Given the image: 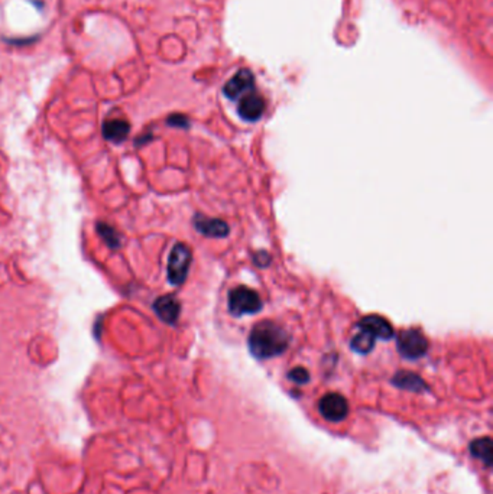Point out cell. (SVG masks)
I'll list each match as a JSON object with an SVG mask.
<instances>
[{
	"mask_svg": "<svg viewBox=\"0 0 493 494\" xmlns=\"http://www.w3.org/2000/svg\"><path fill=\"white\" fill-rule=\"evenodd\" d=\"M288 377H290L292 382L298 383V384H304V383H307V382L310 380V375H308V372H307L304 368H295V369H292V370L288 373Z\"/></svg>",
	"mask_w": 493,
	"mask_h": 494,
	"instance_id": "cell-16",
	"label": "cell"
},
{
	"mask_svg": "<svg viewBox=\"0 0 493 494\" xmlns=\"http://www.w3.org/2000/svg\"><path fill=\"white\" fill-rule=\"evenodd\" d=\"M194 226H196L197 231L207 235V238H226L230 231L229 226L223 220L208 219V217L200 216V214H197L196 219H194Z\"/></svg>",
	"mask_w": 493,
	"mask_h": 494,
	"instance_id": "cell-10",
	"label": "cell"
},
{
	"mask_svg": "<svg viewBox=\"0 0 493 494\" xmlns=\"http://www.w3.org/2000/svg\"><path fill=\"white\" fill-rule=\"evenodd\" d=\"M229 310L234 317L256 314L262 310V300L253 289L238 286L229 293Z\"/></svg>",
	"mask_w": 493,
	"mask_h": 494,
	"instance_id": "cell-3",
	"label": "cell"
},
{
	"mask_svg": "<svg viewBox=\"0 0 493 494\" xmlns=\"http://www.w3.org/2000/svg\"><path fill=\"white\" fill-rule=\"evenodd\" d=\"M290 335L273 321H261L249 334L250 353L258 358H271L283 354L288 349Z\"/></svg>",
	"mask_w": 493,
	"mask_h": 494,
	"instance_id": "cell-1",
	"label": "cell"
},
{
	"mask_svg": "<svg viewBox=\"0 0 493 494\" xmlns=\"http://www.w3.org/2000/svg\"><path fill=\"white\" fill-rule=\"evenodd\" d=\"M398 350L405 358L417 360L427 353L428 340L420 330H403L398 335Z\"/></svg>",
	"mask_w": 493,
	"mask_h": 494,
	"instance_id": "cell-4",
	"label": "cell"
},
{
	"mask_svg": "<svg viewBox=\"0 0 493 494\" xmlns=\"http://www.w3.org/2000/svg\"><path fill=\"white\" fill-rule=\"evenodd\" d=\"M129 131H131V126L124 120L113 119V120L104 122V124H103L104 139H107L109 142H113V143L123 142L127 138V135H129Z\"/></svg>",
	"mask_w": 493,
	"mask_h": 494,
	"instance_id": "cell-11",
	"label": "cell"
},
{
	"mask_svg": "<svg viewBox=\"0 0 493 494\" xmlns=\"http://www.w3.org/2000/svg\"><path fill=\"white\" fill-rule=\"evenodd\" d=\"M154 311L164 322H166V324L174 326L180 318L181 304H180V300L177 299V296L165 295V296H161L155 300Z\"/></svg>",
	"mask_w": 493,
	"mask_h": 494,
	"instance_id": "cell-7",
	"label": "cell"
},
{
	"mask_svg": "<svg viewBox=\"0 0 493 494\" xmlns=\"http://www.w3.org/2000/svg\"><path fill=\"white\" fill-rule=\"evenodd\" d=\"M253 82V74L249 70H241L226 82L223 92L230 100H236L243 93L252 90Z\"/></svg>",
	"mask_w": 493,
	"mask_h": 494,
	"instance_id": "cell-8",
	"label": "cell"
},
{
	"mask_svg": "<svg viewBox=\"0 0 493 494\" xmlns=\"http://www.w3.org/2000/svg\"><path fill=\"white\" fill-rule=\"evenodd\" d=\"M97 233L100 238L104 240V243L109 246L110 249L116 250L120 247V235L116 231V228H113L112 226L106 224V223H99L97 224Z\"/></svg>",
	"mask_w": 493,
	"mask_h": 494,
	"instance_id": "cell-14",
	"label": "cell"
},
{
	"mask_svg": "<svg viewBox=\"0 0 493 494\" xmlns=\"http://www.w3.org/2000/svg\"><path fill=\"white\" fill-rule=\"evenodd\" d=\"M168 123L173 124V126H183V127H185V126L188 124V122H187V119H185L184 116H173V117H169V119H168Z\"/></svg>",
	"mask_w": 493,
	"mask_h": 494,
	"instance_id": "cell-17",
	"label": "cell"
},
{
	"mask_svg": "<svg viewBox=\"0 0 493 494\" xmlns=\"http://www.w3.org/2000/svg\"><path fill=\"white\" fill-rule=\"evenodd\" d=\"M357 328L360 331L368 333L375 340L376 338L391 340L394 337V328L391 326V322L387 318H383L380 315H368V317H364L363 319L359 321Z\"/></svg>",
	"mask_w": 493,
	"mask_h": 494,
	"instance_id": "cell-6",
	"label": "cell"
},
{
	"mask_svg": "<svg viewBox=\"0 0 493 494\" xmlns=\"http://www.w3.org/2000/svg\"><path fill=\"white\" fill-rule=\"evenodd\" d=\"M392 383L401 389L411 391V392H421L425 389L424 380L415 373H410V372L396 373V376L392 379Z\"/></svg>",
	"mask_w": 493,
	"mask_h": 494,
	"instance_id": "cell-12",
	"label": "cell"
},
{
	"mask_svg": "<svg viewBox=\"0 0 493 494\" xmlns=\"http://www.w3.org/2000/svg\"><path fill=\"white\" fill-rule=\"evenodd\" d=\"M375 338L372 335H369L368 333H364V331H360L357 335L353 337L352 340V349L356 351V353H360V354H368L373 350L375 347Z\"/></svg>",
	"mask_w": 493,
	"mask_h": 494,
	"instance_id": "cell-15",
	"label": "cell"
},
{
	"mask_svg": "<svg viewBox=\"0 0 493 494\" xmlns=\"http://www.w3.org/2000/svg\"><path fill=\"white\" fill-rule=\"evenodd\" d=\"M470 453L486 465L492 464V441L490 438H479L470 444Z\"/></svg>",
	"mask_w": 493,
	"mask_h": 494,
	"instance_id": "cell-13",
	"label": "cell"
},
{
	"mask_svg": "<svg viewBox=\"0 0 493 494\" xmlns=\"http://www.w3.org/2000/svg\"><path fill=\"white\" fill-rule=\"evenodd\" d=\"M318 411L324 419L330 422H340L349 414V403L345 396L338 393H327L320 399Z\"/></svg>",
	"mask_w": 493,
	"mask_h": 494,
	"instance_id": "cell-5",
	"label": "cell"
},
{
	"mask_svg": "<svg viewBox=\"0 0 493 494\" xmlns=\"http://www.w3.org/2000/svg\"><path fill=\"white\" fill-rule=\"evenodd\" d=\"M238 112L243 120L256 122L262 117L265 112V101L261 96L250 93L241 100Z\"/></svg>",
	"mask_w": 493,
	"mask_h": 494,
	"instance_id": "cell-9",
	"label": "cell"
},
{
	"mask_svg": "<svg viewBox=\"0 0 493 494\" xmlns=\"http://www.w3.org/2000/svg\"><path fill=\"white\" fill-rule=\"evenodd\" d=\"M191 249L184 243H177L168 257V281L171 285L180 286L185 282L191 266Z\"/></svg>",
	"mask_w": 493,
	"mask_h": 494,
	"instance_id": "cell-2",
	"label": "cell"
}]
</instances>
